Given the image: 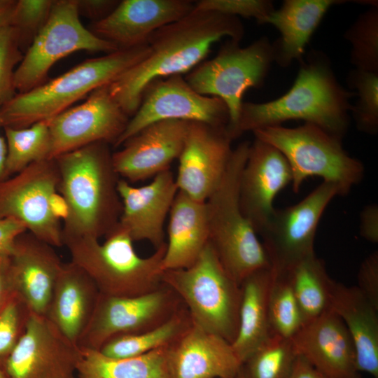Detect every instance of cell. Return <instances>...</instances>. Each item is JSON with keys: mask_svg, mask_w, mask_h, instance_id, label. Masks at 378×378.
<instances>
[{"mask_svg": "<svg viewBox=\"0 0 378 378\" xmlns=\"http://www.w3.org/2000/svg\"><path fill=\"white\" fill-rule=\"evenodd\" d=\"M244 34L239 18L194 8L149 36L148 55L108 85L111 94L131 118L150 83L190 72L202 62L215 43L224 37L240 42Z\"/></svg>", "mask_w": 378, "mask_h": 378, "instance_id": "6da1fadb", "label": "cell"}, {"mask_svg": "<svg viewBox=\"0 0 378 378\" xmlns=\"http://www.w3.org/2000/svg\"><path fill=\"white\" fill-rule=\"evenodd\" d=\"M301 65L295 82L284 95L263 103L242 102L232 139L245 132L280 126L289 120L314 124L341 139L349 125L351 97L337 81L324 54L312 51Z\"/></svg>", "mask_w": 378, "mask_h": 378, "instance_id": "7a4b0ae2", "label": "cell"}, {"mask_svg": "<svg viewBox=\"0 0 378 378\" xmlns=\"http://www.w3.org/2000/svg\"><path fill=\"white\" fill-rule=\"evenodd\" d=\"M112 154L108 144L97 142L55 158L59 174L57 192L68 207L62 225L63 244L82 237L99 239L118 224L120 178Z\"/></svg>", "mask_w": 378, "mask_h": 378, "instance_id": "3957f363", "label": "cell"}, {"mask_svg": "<svg viewBox=\"0 0 378 378\" xmlns=\"http://www.w3.org/2000/svg\"><path fill=\"white\" fill-rule=\"evenodd\" d=\"M148 43L87 59L63 74L24 93H16L0 106L3 128L20 129L48 120L96 89L110 84L145 59Z\"/></svg>", "mask_w": 378, "mask_h": 378, "instance_id": "277c9868", "label": "cell"}, {"mask_svg": "<svg viewBox=\"0 0 378 378\" xmlns=\"http://www.w3.org/2000/svg\"><path fill=\"white\" fill-rule=\"evenodd\" d=\"M250 144L244 141L232 149L220 183L205 201L209 243L239 285L253 272L271 267L263 245L239 204L240 178Z\"/></svg>", "mask_w": 378, "mask_h": 378, "instance_id": "5b68a950", "label": "cell"}, {"mask_svg": "<svg viewBox=\"0 0 378 378\" xmlns=\"http://www.w3.org/2000/svg\"><path fill=\"white\" fill-rule=\"evenodd\" d=\"M128 233L118 224L103 243L91 237L64 242L71 261L92 279L99 293L115 297H132L156 290L162 285V262L166 243L148 257L139 255Z\"/></svg>", "mask_w": 378, "mask_h": 378, "instance_id": "8992f818", "label": "cell"}, {"mask_svg": "<svg viewBox=\"0 0 378 378\" xmlns=\"http://www.w3.org/2000/svg\"><path fill=\"white\" fill-rule=\"evenodd\" d=\"M162 281L179 297L194 324L233 342L239 327L241 288L209 243L190 267L164 271Z\"/></svg>", "mask_w": 378, "mask_h": 378, "instance_id": "52a82bcc", "label": "cell"}, {"mask_svg": "<svg viewBox=\"0 0 378 378\" xmlns=\"http://www.w3.org/2000/svg\"><path fill=\"white\" fill-rule=\"evenodd\" d=\"M253 133L255 138L275 147L285 157L291 169L295 192H298L306 178L318 176L338 185L346 195L364 177L363 164L346 153L342 139L314 124L304 122L293 128L269 127Z\"/></svg>", "mask_w": 378, "mask_h": 378, "instance_id": "ba28073f", "label": "cell"}, {"mask_svg": "<svg viewBox=\"0 0 378 378\" xmlns=\"http://www.w3.org/2000/svg\"><path fill=\"white\" fill-rule=\"evenodd\" d=\"M239 43L229 38L214 57L201 62L185 77L198 93L224 102L230 113L229 134L237 123L244 94L263 85L274 62L272 45L267 37L246 47Z\"/></svg>", "mask_w": 378, "mask_h": 378, "instance_id": "9c48e42d", "label": "cell"}, {"mask_svg": "<svg viewBox=\"0 0 378 378\" xmlns=\"http://www.w3.org/2000/svg\"><path fill=\"white\" fill-rule=\"evenodd\" d=\"M118 50L83 25L76 0H55L47 22L15 69V90L24 93L42 85L57 61L76 51L108 54Z\"/></svg>", "mask_w": 378, "mask_h": 378, "instance_id": "30bf717a", "label": "cell"}, {"mask_svg": "<svg viewBox=\"0 0 378 378\" xmlns=\"http://www.w3.org/2000/svg\"><path fill=\"white\" fill-rule=\"evenodd\" d=\"M59 182L55 158L34 162L0 181V218H14L39 239L53 247L64 246L61 220L51 209Z\"/></svg>", "mask_w": 378, "mask_h": 378, "instance_id": "8fae6325", "label": "cell"}, {"mask_svg": "<svg viewBox=\"0 0 378 378\" xmlns=\"http://www.w3.org/2000/svg\"><path fill=\"white\" fill-rule=\"evenodd\" d=\"M344 195L337 184L323 181L297 204L276 209L259 234L275 272H285L315 253L316 231L325 209L337 196Z\"/></svg>", "mask_w": 378, "mask_h": 378, "instance_id": "7c38bea8", "label": "cell"}, {"mask_svg": "<svg viewBox=\"0 0 378 378\" xmlns=\"http://www.w3.org/2000/svg\"><path fill=\"white\" fill-rule=\"evenodd\" d=\"M167 285L132 297L99 294L91 319L80 337V348L99 350L111 338L144 332L163 323L183 305Z\"/></svg>", "mask_w": 378, "mask_h": 378, "instance_id": "4fadbf2b", "label": "cell"}, {"mask_svg": "<svg viewBox=\"0 0 378 378\" xmlns=\"http://www.w3.org/2000/svg\"><path fill=\"white\" fill-rule=\"evenodd\" d=\"M163 120L195 121L227 127L230 113L222 99L198 93L183 75L157 79L146 86L139 108L130 118L113 147H120L124 141L146 126Z\"/></svg>", "mask_w": 378, "mask_h": 378, "instance_id": "5bb4252c", "label": "cell"}, {"mask_svg": "<svg viewBox=\"0 0 378 378\" xmlns=\"http://www.w3.org/2000/svg\"><path fill=\"white\" fill-rule=\"evenodd\" d=\"M108 85L94 90L81 104L48 120L50 158L97 142L114 146L130 117L113 98Z\"/></svg>", "mask_w": 378, "mask_h": 378, "instance_id": "9a60e30c", "label": "cell"}, {"mask_svg": "<svg viewBox=\"0 0 378 378\" xmlns=\"http://www.w3.org/2000/svg\"><path fill=\"white\" fill-rule=\"evenodd\" d=\"M80 356L79 346L45 316L31 313L3 369L8 378H78Z\"/></svg>", "mask_w": 378, "mask_h": 378, "instance_id": "2e32d148", "label": "cell"}, {"mask_svg": "<svg viewBox=\"0 0 378 378\" xmlns=\"http://www.w3.org/2000/svg\"><path fill=\"white\" fill-rule=\"evenodd\" d=\"M227 127L190 122L175 177L178 191L205 202L220 183L232 148Z\"/></svg>", "mask_w": 378, "mask_h": 378, "instance_id": "e0dca14e", "label": "cell"}, {"mask_svg": "<svg viewBox=\"0 0 378 378\" xmlns=\"http://www.w3.org/2000/svg\"><path fill=\"white\" fill-rule=\"evenodd\" d=\"M190 122L160 120L127 139L112 154L113 164L120 178L132 184L169 170L181 153Z\"/></svg>", "mask_w": 378, "mask_h": 378, "instance_id": "ac0fdd59", "label": "cell"}, {"mask_svg": "<svg viewBox=\"0 0 378 378\" xmlns=\"http://www.w3.org/2000/svg\"><path fill=\"white\" fill-rule=\"evenodd\" d=\"M292 182L290 165L272 145L255 138L250 144L239 183V204L260 234L275 210L276 195Z\"/></svg>", "mask_w": 378, "mask_h": 378, "instance_id": "d6986e66", "label": "cell"}, {"mask_svg": "<svg viewBox=\"0 0 378 378\" xmlns=\"http://www.w3.org/2000/svg\"><path fill=\"white\" fill-rule=\"evenodd\" d=\"M195 8L190 0H122L105 18L91 22L97 37L127 49L147 43L157 29L176 22Z\"/></svg>", "mask_w": 378, "mask_h": 378, "instance_id": "ffe728a7", "label": "cell"}, {"mask_svg": "<svg viewBox=\"0 0 378 378\" xmlns=\"http://www.w3.org/2000/svg\"><path fill=\"white\" fill-rule=\"evenodd\" d=\"M118 191L122 202L118 225L133 241H148L155 249L165 244L164 222L178 191L172 172L164 171L139 187L120 178Z\"/></svg>", "mask_w": 378, "mask_h": 378, "instance_id": "44dd1931", "label": "cell"}, {"mask_svg": "<svg viewBox=\"0 0 378 378\" xmlns=\"http://www.w3.org/2000/svg\"><path fill=\"white\" fill-rule=\"evenodd\" d=\"M15 293L32 314L46 316L63 262L55 247L26 231L9 254Z\"/></svg>", "mask_w": 378, "mask_h": 378, "instance_id": "7402d4cb", "label": "cell"}, {"mask_svg": "<svg viewBox=\"0 0 378 378\" xmlns=\"http://www.w3.org/2000/svg\"><path fill=\"white\" fill-rule=\"evenodd\" d=\"M298 354L328 378L358 376L355 346L342 319L328 309L291 338Z\"/></svg>", "mask_w": 378, "mask_h": 378, "instance_id": "603a6c76", "label": "cell"}, {"mask_svg": "<svg viewBox=\"0 0 378 378\" xmlns=\"http://www.w3.org/2000/svg\"><path fill=\"white\" fill-rule=\"evenodd\" d=\"M172 378H234L243 363L231 343L192 322L169 346Z\"/></svg>", "mask_w": 378, "mask_h": 378, "instance_id": "cb8c5ba5", "label": "cell"}, {"mask_svg": "<svg viewBox=\"0 0 378 378\" xmlns=\"http://www.w3.org/2000/svg\"><path fill=\"white\" fill-rule=\"evenodd\" d=\"M99 294L94 282L81 267L71 261L63 262L45 316L78 345Z\"/></svg>", "mask_w": 378, "mask_h": 378, "instance_id": "d4e9b609", "label": "cell"}, {"mask_svg": "<svg viewBox=\"0 0 378 378\" xmlns=\"http://www.w3.org/2000/svg\"><path fill=\"white\" fill-rule=\"evenodd\" d=\"M344 1L286 0L279 9H274L258 24H269L279 32L272 43L274 62L286 67L293 61L301 62L305 47L328 10Z\"/></svg>", "mask_w": 378, "mask_h": 378, "instance_id": "484cf974", "label": "cell"}, {"mask_svg": "<svg viewBox=\"0 0 378 378\" xmlns=\"http://www.w3.org/2000/svg\"><path fill=\"white\" fill-rule=\"evenodd\" d=\"M330 309L343 321L353 340L358 371L378 378V309L356 286L333 281Z\"/></svg>", "mask_w": 378, "mask_h": 378, "instance_id": "4316f807", "label": "cell"}, {"mask_svg": "<svg viewBox=\"0 0 378 378\" xmlns=\"http://www.w3.org/2000/svg\"><path fill=\"white\" fill-rule=\"evenodd\" d=\"M169 216L163 271L190 267L209 243L205 202L178 191Z\"/></svg>", "mask_w": 378, "mask_h": 378, "instance_id": "83f0119b", "label": "cell"}, {"mask_svg": "<svg viewBox=\"0 0 378 378\" xmlns=\"http://www.w3.org/2000/svg\"><path fill=\"white\" fill-rule=\"evenodd\" d=\"M272 279L273 271L267 267L240 284L239 327L231 344L242 363L272 335L268 302Z\"/></svg>", "mask_w": 378, "mask_h": 378, "instance_id": "f1b7e54d", "label": "cell"}, {"mask_svg": "<svg viewBox=\"0 0 378 378\" xmlns=\"http://www.w3.org/2000/svg\"><path fill=\"white\" fill-rule=\"evenodd\" d=\"M80 349L78 378H172L169 346L125 358H110L99 350Z\"/></svg>", "mask_w": 378, "mask_h": 378, "instance_id": "f546056e", "label": "cell"}, {"mask_svg": "<svg viewBox=\"0 0 378 378\" xmlns=\"http://www.w3.org/2000/svg\"><path fill=\"white\" fill-rule=\"evenodd\" d=\"M287 273L304 324L330 309L334 280L315 253L302 259Z\"/></svg>", "mask_w": 378, "mask_h": 378, "instance_id": "4dcf8cb0", "label": "cell"}, {"mask_svg": "<svg viewBox=\"0 0 378 378\" xmlns=\"http://www.w3.org/2000/svg\"><path fill=\"white\" fill-rule=\"evenodd\" d=\"M191 323L189 312L183 304L170 318L157 327L139 333L113 337L104 343L99 351L113 358L141 356L171 345Z\"/></svg>", "mask_w": 378, "mask_h": 378, "instance_id": "1f68e13d", "label": "cell"}, {"mask_svg": "<svg viewBox=\"0 0 378 378\" xmlns=\"http://www.w3.org/2000/svg\"><path fill=\"white\" fill-rule=\"evenodd\" d=\"M4 129L6 142V178L20 172L34 162L50 159L51 136L48 120L40 121L24 128Z\"/></svg>", "mask_w": 378, "mask_h": 378, "instance_id": "d6a6232c", "label": "cell"}, {"mask_svg": "<svg viewBox=\"0 0 378 378\" xmlns=\"http://www.w3.org/2000/svg\"><path fill=\"white\" fill-rule=\"evenodd\" d=\"M298 354L290 339L272 335L243 363L248 378H288Z\"/></svg>", "mask_w": 378, "mask_h": 378, "instance_id": "836d02e7", "label": "cell"}, {"mask_svg": "<svg viewBox=\"0 0 378 378\" xmlns=\"http://www.w3.org/2000/svg\"><path fill=\"white\" fill-rule=\"evenodd\" d=\"M268 307L272 335L290 339L304 325L286 272L273 271Z\"/></svg>", "mask_w": 378, "mask_h": 378, "instance_id": "e575fe53", "label": "cell"}, {"mask_svg": "<svg viewBox=\"0 0 378 378\" xmlns=\"http://www.w3.org/2000/svg\"><path fill=\"white\" fill-rule=\"evenodd\" d=\"M351 62L356 69L378 73V7L372 6L346 30Z\"/></svg>", "mask_w": 378, "mask_h": 378, "instance_id": "d590c367", "label": "cell"}, {"mask_svg": "<svg viewBox=\"0 0 378 378\" xmlns=\"http://www.w3.org/2000/svg\"><path fill=\"white\" fill-rule=\"evenodd\" d=\"M349 86L356 90L358 100L351 111L360 132H378V73L355 69L348 76Z\"/></svg>", "mask_w": 378, "mask_h": 378, "instance_id": "8d00e7d4", "label": "cell"}, {"mask_svg": "<svg viewBox=\"0 0 378 378\" xmlns=\"http://www.w3.org/2000/svg\"><path fill=\"white\" fill-rule=\"evenodd\" d=\"M54 1L16 0L9 26L14 30L22 52L47 22Z\"/></svg>", "mask_w": 378, "mask_h": 378, "instance_id": "74e56055", "label": "cell"}, {"mask_svg": "<svg viewBox=\"0 0 378 378\" xmlns=\"http://www.w3.org/2000/svg\"><path fill=\"white\" fill-rule=\"evenodd\" d=\"M31 314L28 307L16 293L0 311V366L2 368L24 334Z\"/></svg>", "mask_w": 378, "mask_h": 378, "instance_id": "f35d334b", "label": "cell"}, {"mask_svg": "<svg viewBox=\"0 0 378 378\" xmlns=\"http://www.w3.org/2000/svg\"><path fill=\"white\" fill-rule=\"evenodd\" d=\"M13 28L8 25L0 30V104L11 99L17 92L14 87L16 66L23 58Z\"/></svg>", "mask_w": 378, "mask_h": 378, "instance_id": "ab89813d", "label": "cell"}, {"mask_svg": "<svg viewBox=\"0 0 378 378\" xmlns=\"http://www.w3.org/2000/svg\"><path fill=\"white\" fill-rule=\"evenodd\" d=\"M195 9L237 18H253L258 24L274 8L272 1L267 0H201L195 1Z\"/></svg>", "mask_w": 378, "mask_h": 378, "instance_id": "60d3db41", "label": "cell"}, {"mask_svg": "<svg viewBox=\"0 0 378 378\" xmlns=\"http://www.w3.org/2000/svg\"><path fill=\"white\" fill-rule=\"evenodd\" d=\"M363 296L378 309V251H374L362 262L358 272L356 286Z\"/></svg>", "mask_w": 378, "mask_h": 378, "instance_id": "b9f144b4", "label": "cell"}, {"mask_svg": "<svg viewBox=\"0 0 378 378\" xmlns=\"http://www.w3.org/2000/svg\"><path fill=\"white\" fill-rule=\"evenodd\" d=\"M79 16L87 18L92 22L107 17L117 6L116 0H76Z\"/></svg>", "mask_w": 378, "mask_h": 378, "instance_id": "7bdbcfd3", "label": "cell"}, {"mask_svg": "<svg viewBox=\"0 0 378 378\" xmlns=\"http://www.w3.org/2000/svg\"><path fill=\"white\" fill-rule=\"evenodd\" d=\"M26 231V226L20 220L0 218V252L10 254L16 239Z\"/></svg>", "mask_w": 378, "mask_h": 378, "instance_id": "ee69618b", "label": "cell"}, {"mask_svg": "<svg viewBox=\"0 0 378 378\" xmlns=\"http://www.w3.org/2000/svg\"><path fill=\"white\" fill-rule=\"evenodd\" d=\"M360 234L367 241L378 242V206L372 204L364 207L360 216Z\"/></svg>", "mask_w": 378, "mask_h": 378, "instance_id": "f6af8a7d", "label": "cell"}, {"mask_svg": "<svg viewBox=\"0 0 378 378\" xmlns=\"http://www.w3.org/2000/svg\"><path fill=\"white\" fill-rule=\"evenodd\" d=\"M14 293L10 275L9 254L0 252V311Z\"/></svg>", "mask_w": 378, "mask_h": 378, "instance_id": "bcb514c9", "label": "cell"}, {"mask_svg": "<svg viewBox=\"0 0 378 378\" xmlns=\"http://www.w3.org/2000/svg\"><path fill=\"white\" fill-rule=\"evenodd\" d=\"M288 378H328L299 356Z\"/></svg>", "mask_w": 378, "mask_h": 378, "instance_id": "7dc6e473", "label": "cell"}, {"mask_svg": "<svg viewBox=\"0 0 378 378\" xmlns=\"http://www.w3.org/2000/svg\"><path fill=\"white\" fill-rule=\"evenodd\" d=\"M16 0H0V30L9 25Z\"/></svg>", "mask_w": 378, "mask_h": 378, "instance_id": "c3c4849f", "label": "cell"}, {"mask_svg": "<svg viewBox=\"0 0 378 378\" xmlns=\"http://www.w3.org/2000/svg\"><path fill=\"white\" fill-rule=\"evenodd\" d=\"M0 104V106H1ZM1 122H0V127ZM6 139L0 133V181L5 180L6 175Z\"/></svg>", "mask_w": 378, "mask_h": 378, "instance_id": "681fc988", "label": "cell"}, {"mask_svg": "<svg viewBox=\"0 0 378 378\" xmlns=\"http://www.w3.org/2000/svg\"><path fill=\"white\" fill-rule=\"evenodd\" d=\"M234 378H248L244 368L243 365L239 371V372L237 374V376Z\"/></svg>", "mask_w": 378, "mask_h": 378, "instance_id": "f907efd6", "label": "cell"}, {"mask_svg": "<svg viewBox=\"0 0 378 378\" xmlns=\"http://www.w3.org/2000/svg\"><path fill=\"white\" fill-rule=\"evenodd\" d=\"M0 378H8L4 370L0 366Z\"/></svg>", "mask_w": 378, "mask_h": 378, "instance_id": "816d5d0a", "label": "cell"}, {"mask_svg": "<svg viewBox=\"0 0 378 378\" xmlns=\"http://www.w3.org/2000/svg\"><path fill=\"white\" fill-rule=\"evenodd\" d=\"M354 378H358V377L357 376V377H354Z\"/></svg>", "mask_w": 378, "mask_h": 378, "instance_id": "f5cc1de1", "label": "cell"}]
</instances>
